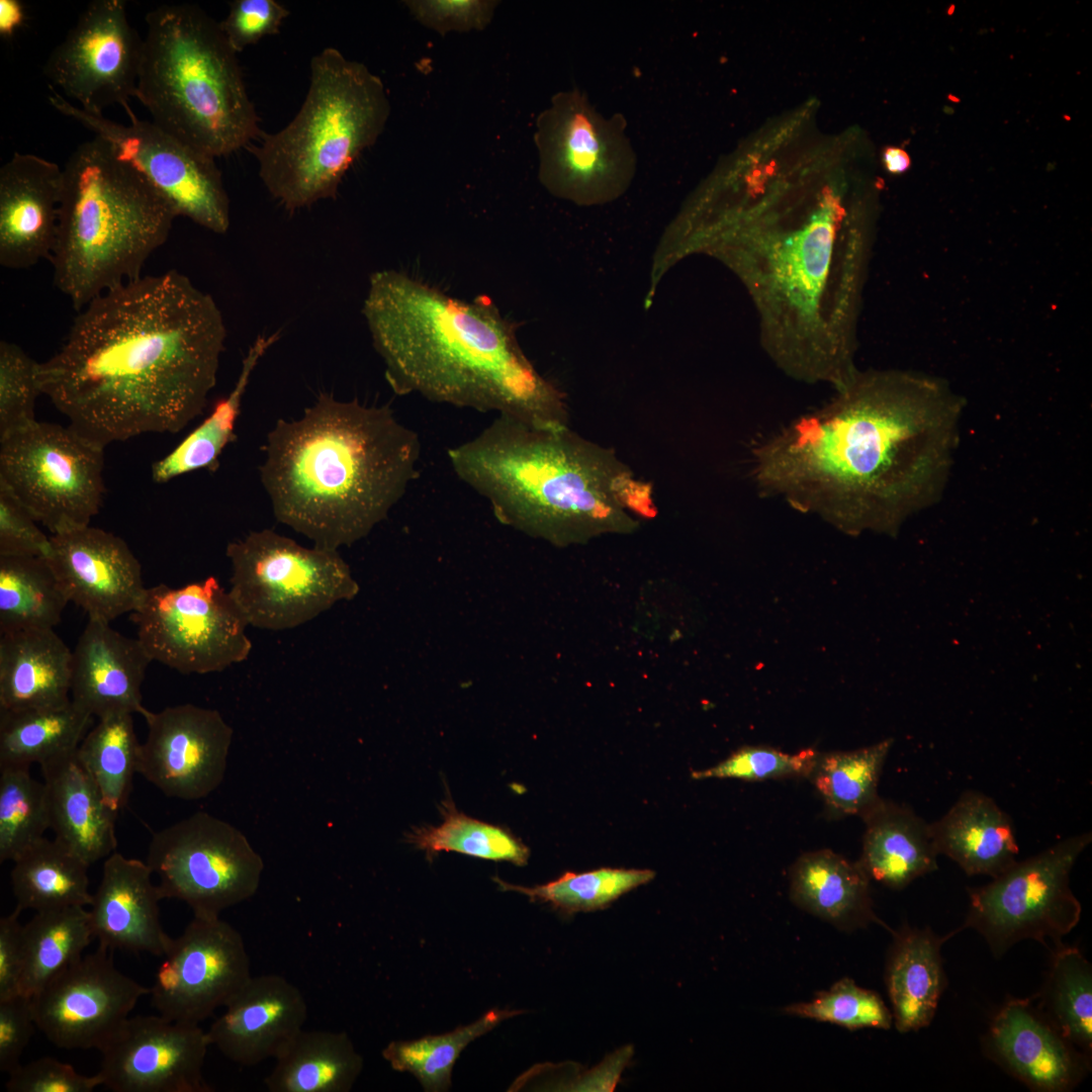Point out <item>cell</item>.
Instances as JSON below:
<instances>
[{
    "label": "cell",
    "mask_w": 1092,
    "mask_h": 1092,
    "mask_svg": "<svg viewBox=\"0 0 1092 1092\" xmlns=\"http://www.w3.org/2000/svg\"><path fill=\"white\" fill-rule=\"evenodd\" d=\"M962 408L930 379L858 370L827 404L754 445L753 480L850 535L895 534L940 498Z\"/></svg>",
    "instance_id": "obj_1"
},
{
    "label": "cell",
    "mask_w": 1092,
    "mask_h": 1092,
    "mask_svg": "<svg viewBox=\"0 0 1092 1092\" xmlns=\"http://www.w3.org/2000/svg\"><path fill=\"white\" fill-rule=\"evenodd\" d=\"M225 339L217 303L186 275L141 276L77 312L39 363L41 391L102 447L178 433L204 411Z\"/></svg>",
    "instance_id": "obj_2"
},
{
    "label": "cell",
    "mask_w": 1092,
    "mask_h": 1092,
    "mask_svg": "<svg viewBox=\"0 0 1092 1092\" xmlns=\"http://www.w3.org/2000/svg\"><path fill=\"white\" fill-rule=\"evenodd\" d=\"M385 378L399 395L567 427L565 394L519 345L487 298L465 301L395 270L371 274L362 308Z\"/></svg>",
    "instance_id": "obj_3"
},
{
    "label": "cell",
    "mask_w": 1092,
    "mask_h": 1092,
    "mask_svg": "<svg viewBox=\"0 0 1092 1092\" xmlns=\"http://www.w3.org/2000/svg\"><path fill=\"white\" fill-rule=\"evenodd\" d=\"M261 483L275 519L337 550L385 519L417 477L420 436L387 405L321 393L267 435Z\"/></svg>",
    "instance_id": "obj_4"
},
{
    "label": "cell",
    "mask_w": 1092,
    "mask_h": 1092,
    "mask_svg": "<svg viewBox=\"0 0 1092 1092\" xmlns=\"http://www.w3.org/2000/svg\"><path fill=\"white\" fill-rule=\"evenodd\" d=\"M457 477L496 517L557 544L604 533H629L638 521L617 502L614 485L630 468L608 448L569 427H538L497 416L451 447Z\"/></svg>",
    "instance_id": "obj_5"
},
{
    "label": "cell",
    "mask_w": 1092,
    "mask_h": 1092,
    "mask_svg": "<svg viewBox=\"0 0 1092 1092\" xmlns=\"http://www.w3.org/2000/svg\"><path fill=\"white\" fill-rule=\"evenodd\" d=\"M177 217L136 169L95 138L63 167L59 221L50 258L53 283L78 312L99 295L135 280Z\"/></svg>",
    "instance_id": "obj_6"
},
{
    "label": "cell",
    "mask_w": 1092,
    "mask_h": 1092,
    "mask_svg": "<svg viewBox=\"0 0 1092 1092\" xmlns=\"http://www.w3.org/2000/svg\"><path fill=\"white\" fill-rule=\"evenodd\" d=\"M135 98L152 121L215 158L261 135L237 53L215 21L194 4L148 12Z\"/></svg>",
    "instance_id": "obj_7"
},
{
    "label": "cell",
    "mask_w": 1092,
    "mask_h": 1092,
    "mask_svg": "<svg viewBox=\"0 0 1092 1092\" xmlns=\"http://www.w3.org/2000/svg\"><path fill=\"white\" fill-rule=\"evenodd\" d=\"M306 96L293 119L249 147L267 191L295 211L334 199L353 163L383 131L390 103L382 80L328 47L314 55Z\"/></svg>",
    "instance_id": "obj_8"
},
{
    "label": "cell",
    "mask_w": 1092,
    "mask_h": 1092,
    "mask_svg": "<svg viewBox=\"0 0 1092 1092\" xmlns=\"http://www.w3.org/2000/svg\"><path fill=\"white\" fill-rule=\"evenodd\" d=\"M230 594L249 625L284 631L303 625L357 593L337 550L308 548L273 530L228 544Z\"/></svg>",
    "instance_id": "obj_9"
},
{
    "label": "cell",
    "mask_w": 1092,
    "mask_h": 1092,
    "mask_svg": "<svg viewBox=\"0 0 1092 1092\" xmlns=\"http://www.w3.org/2000/svg\"><path fill=\"white\" fill-rule=\"evenodd\" d=\"M104 447L35 421L0 440V483L51 533L89 526L105 492Z\"/></svg>",
    "instance_id": "obj_10"
},
{
    "label": "cell",
    "mask_w": 1092,
    "mask_h": 1092,
    "mask_svg": "<svg viewBox=\"0 0 1092 1092\" xmlns=\"http://www.w3.org/2000/svg\"><path fill=\"white\" fill-rule=\"evenodd\" d=\"M1091 840V832L1070 836L1016 860L989 884L969 889V911L961 929L977 930L996 957L1022 939L1060 944L1081 917L1070 874Z\"/></svg>",
    "instance_id": "obj_11"
},
{
    "label": "cell",
    "mask_w": 1092,
    "mask_h": 1092,
    "mask_svg": "<svg viewBox=\"0 0 1092 1092\" xmlns=\"http://www.w3.org/2000/svg\"><path fill=\"white\" fill-rule=\"evenodd\" d=\"M539 179L579 205L612 201L634 177L636 157L623 117H605L577 89L555 94L536 123Z\"/></svg>",
    "instance_id": "obj_12"
},
{
    "label": "cell",
    "mask_w": 1092,
    "mask_h": 1092,
    "mask_svg": "<svg viewBox=\"0 0 1092 1092\" xmlns=\"http://www.w3.org/2000/svg\"><path fill=\"white\" fill-rule=\"evenodd\" d=\"M146 862L159 877L163 899L180 900L203 918H217L254 896L264 871L241 830L203 811L154 833Z\"/></svg>",
    "instance_id": "obj_13"
},
{
    "label": "cell",
    "mask_w": 1092,
    "mask_h": 1092,
    "mask_svg": "<svg viewBox=\"0 0 1092 1092\" xmlns=\"http://www.w3.org/2000/svg\"><path fill=\"white\" fill-rule=\"evenodd\" d=\"M130 614L152 660L183 674L222 671L252 650L245 614L214 576L181 587L146 588Z\"/></svg>",
    "instance_id": "obj_14"
},
{
    "label": "cell",
    "mask_w": 1092,
    "mask_h": 1092,
    "mask_svg": "<svg viewBox=\"0 0 1092 1092\" xmlns=\"http://www.w3.org/2000/svg\"><path fill=\"white\" fill-rule=\"evenodd\" d=\"M48 101L56 111L78 121L104 142L117 159L128 163L184 216L215 234L231 224L230 198L215 159L180 141L153 121L141 120L123 106L128 124L86 111L55 87Z\"/></svg>",
    "instance_id": "obj_15"
},
{
    "label": "cell",
    "mask_w": 1092,
    "mask_h": 1092,
    "mask_svg": "<svg viewBox=\"0 0 1092 1092\" xmlns=\"http://www.w3.org/2000/svg\"><path fill=\"white\" fill-rule=\"evenodd\" d=\"M143 38L130 25L126 2L94 0L52 51L43 74L80 108L97 114L135 96Z\"/></svg>",
    "instance_id": "obj_16"
},
{
    "label": "cell",
    "mask_w": 1092,
    "mask_h": 1092,
    "mask_svg": "<svg viewBox=\"0 0 1092 1092\" xmlns=\"http://www.w3.org/2000/svg\"><path fill=\"white\" fill-rule=\"evenodd\" d=\"M163 958L149 994L158 1013L173 1021L199 1024L252 976L241 933L219 917L193 916Z\"/></svg>",
    "instance_id": "obj_17"
},
{
    "label": "cell",
    "mask_w": 1092,
    "mask_h": 1092,
    "mask_svg": "<svg viewBox=\"0 0 1092 1092\" xmlns=\"http://www.w3.org/2000/svg\"><path fill=\"white\" fill-rule=\"evenodd\" d=\"M109 950L98 945L31 996L36 1026L60 1049L100 1052L149 994L114 966Z\"/></svg>",
    "instance_id": "obj_18"
},
{
    "label": "cell",
    "mask_w": 1092,
    "mask_h": 1092,
    "mask_svg": "<svg viewBox=\"0 0 1092 1092\" xmlns=\"http://www.w3.org/2000/svg\"><path fill=\"white\" fill-rule=\"evenodd\" d=\"M138 774L165 796L186 801L210 795L222 783L233 728L220 713L193 704L148 709Z\"/></svg>",
    "instance_id": "obj_19"
},
{
    "label": "cell",
    "mask_w": 1092,
    "mask_h": 1092,
    "mask_svg": "<svg viewBox=\"0 0 1092 1092\" xmlns=\"http://www.w3.org/2000/svg\"><path fill=\"white\" fill-rule=\"evenodd\" d=\"M209 1045L199 1024L128 1017L100 1051L97 1074L114 1092H211L202 1073Z\"/></svg>",
    "instance_id": "obj_20"
},
{
    "label": "cell",
    "mask_w": 1092,
    "mask_h": 1092,
    "mask_svg": "<svg viewBox=\"0 0 1092 1092\" xmlns=\"http://www.w3.org/2000/svg\"><path fill=\"white\" fill-rule=\"evenodd\" d=\"M48 559L69 602L110 623L134 612L146 588L142 565L120 537L89 526L51 536Z\"/></svg>",
    "instance_id": "obj_21"
},
{
    "label": "cell",
    "mask_w": 1092,
    "mask_h": 1092,
    "mask_svg": "<svg viewBox=\"0 0 1092 1092\" xmlns=\"http://www.w3.org/2000/svg\"><path fill=\"white\" fill-rule=\"evenodd\" d=\"M307 1005L285 978L251 976L206 1031L210 1045L241 1066L276 1059L303 1029Z\"/></svg>",
    "instance_id": "obj_22"
},
{
    "label": "cell",
    "mask_w": 1092,
    "mask_h": 1092,
    "mask_svg": "<svg viewBox=\"0 0 1092 1092\" xmlns=\"http://www.w3.org/2000/svg\"><path fill=\"white\" fill-rule=\"evenodd\" d=\"M63 168L14 153L0 168V265L27 269L51 258L58 229Z\"/></svg>",
    "instance_id": "obj_23"
},
{
    "label": "cell",
    "mask_w": 1092,
    "mask_h": 1092,
    "mask_svg": "<svg viewBox=\"0 0 1092 1092\" xmlns=\"http://www.w3.org/2000/svg\"><path fill=\"white\" fill-rule=\"evenodd\" d=\"M986 1042L990 1055L1032 1090L1067 1091L1087 1070V1060L1030 999L1008 1000L994 1017Z\"/></svg>",
    "instance_id": "obj_24"
},
{
    "label": "cell",
    "mask_w": 1092,
    "mask_h": 1092,
    "mask_svg": "<svg viewBox=\"0 0 1092 1092\" xmlns=\"http://www.w3.org/2000/svg\"><path fill=\"white\" fill-rule=\"evenodd\" d=\"M153 875L146 861L116 851L106 857L88 910L99 945L164 956L172 938L161 924L163 898Z\"/></svg>",
    "instance_id": "obj_25"
},
{
    "label": "cell",
    "mask_w": 1092,
    "mask_h": 1092,
    "mask_svg": "<svg viewBox=\"0 0 1092 1092\" xmlns=\"http://www.w3.org/2000/svg\"><path fill=\"white\" fill-rule=\"evenodd\" d=\"M72 659V702L92 717L147 710L142 685L152 658L142 642L123 636L106 621L88 619Z\"/></svg>",
    "instance_id": "obj_26"
},
{
    "label": "cell",
    "mask_w": 1092,
    "mask_h": 1092,
    "mask_svg": "<svg viewBox=\"0 0 1092 1092\" xmlns=\"http://www.w3.org/2000/svg\"><path fill=\"white\" fill-rule=\"evenodd\" d=\"M40 767L55 838L89 866L113 853L118 814L106 805L76 751L48 760Z\"/></svg>",
    "instance_id": "obj_27"
},
{
    "label": "cell",
    "mask_w": 1092,
    "mask_h": 1092,
    "mask_svg": "<svg viewBox=\"0 0 1092 1092\" xmlns=\"http://www.w3.org/2000/svg\"><path fill=\"white\" fill-rule=\"evenodd\" d=\"M72 650L54 629L0 637V710L62 706L71 701Z\"/></svg>",
    "instance_id": "obj_28"
},
{
    "label": "cell",
    "mask_w": 1092,
    "mask_h": 1092,
    "mask_svg": "<svg viewBox=\"0 0 1092 1092\" xmlns=\"http://www.w3.org/2000/svg\"><path fill=\"white\" fill-rule=\"evenodd\" d=\"M929 827L937 853L956 861L969 876L995 878L1017 860L1019 848L1010 816L983 793L964 792Z\"/></svg>",
    "instance_id": "obj_29"
},
{
    "label": "cell",
    "mask_w": 1092,
    "mask_h": 1092,
    "mask_svg": "<svg viewBox=\"0 0 1092 1092\" xmlns=\"http://www.w3.org/2000/svg\"><path fill=\"white\" fill-rule=\"evenodd\" d=\"M866 824L859 864L870 879L900 890L937 869L929 823L912 809L880 798Z\"/></svg>",
    "instance_id": "obj_30"
},
{
    "label": "cell",
    "mask_w": 1092,
    "mask_h": 1092,
    "mask_svg": "<svg viewBox=\"0 0 1092 1092\" xmlns=\"http://www.w3.org/2000/svg\"><path fill=\"white\" fill-rule=\"evenodd\" d=\"M961 930L943 937L928 927L904 925L894 931L885 982L899 1032L916 1031L931 1023L946 985L940 948Z\"/></svg>",
    "instance_id": "obj_31"
},
{
    "label": "cell",
    "mask_w": 1092,
    "mask_h": 1092,
    "mask_svg": "<svg viewBox=\"0 0 1092 1092\" xmlns=\"http://www.w3.org/2000/svg\"><path fill=\"white\" fill-rule=\"evenodd\" d=\"M870 878L858 861L830 850L809 851L790 869V896L801 909L842 930L878 922Z\"/></svg>",
    "instance_id": "obj_32"
},
{
    "label": "cell",
    "mask_w": 1092,
    "mask_h": 1092,
    "mask_svg": "<svg viewBox=\"0 0 1092 1092\" xmlns=\"http://www.w3.org/2000/svg\"><path fill=\"white\" fill-rule=\"evenodd\" d=\"M363 1066L345 1032L302 1029L275 1059L269 1092H347Z\"/></svg>",
    "instance_id": "obj_33"
},
{
    "label": "cell",
    "mask_w": 1092,
    "mask_h": 1092,
    "mask_svg": "<svg viewBox=\"0 0 1092 1092\" xmlns=\"http://www.w3.org/2000/svg\"><path fill=\"white\" fill-rule=\"evenodd\" d=\"M89 867L60 840L43 837L13 861L10 881L16 907L37 912L89 906Z\"/></svg>",
    "instance_id": "obj_34"
},
{
    "label": "cell",
    "mask_w": 1092,
    "mask_h": 1092,
    "mask_svg": "<svg viewBox=\"0 0 1092 1092\" xmlns=\"http://www.w3.org/2000/svg\"><path fill=\"white\" fill-rule=\"evenodd\" d=\"M91 718L72 700L56 707L0 710V768L40 765L75 752Z\"/></svg>",
    "instance_id": "obj_35"
},
{
    "label": "cell",
    "mask_w": 1092,
    "mask_h": 1092,
    "mask_svg": "<svg viewBox=\"0 0 1092 1092\" xmlns=\"http://www.w3.org/2000/svg\"><path fill=\"white\" fill-rule=\"evenodd\" d=\"M278 338V333L257 337L242 362L241 372L231 392L175 449L153 464L152 478L155 482L165 483L200 469H217L219 456L236 437L235 427L251 376Z\"/></svg>",
    "instance_id": "obj_36"
},
{
    "label": "cell",
    "mask_w": 1092,
    "mask_h": 1092,
    "mask_svg": "<svg viewBox=\"0 0 1092 1092\" xmlns=\"http://www.w3.org/2000/svg\"><path fill=\"white\" fill-rule=\"evenodd\" d=\"M69 600L43 557L0 556V633L54 629Z\"/></svg>",
    "instance_id": "obj_37"
},
{
    "label": "cell",
    "mask_w": 1092,
    "mask_h": 1092,
    "mask_svg": "<svg viewBox=\"0 0 1092 1092\" xmlns=\"http://www.w3.org/2000/svg\"><path fill=\"white\" fill-rule=\"evenodd\" d=\"M93 938L89 911L83 906L37 911L23 925L21 994L34 995L80 959Z\"/></svg>",
    "instance_id": "obj_38"
},
{
    "label": "cell",
    "mask_w": 1092,
    "mask_h": 1092,
    "mask_svg": "<svg viewBox=\"0 0 1092 1092\" xmlns=\"http://www.w3.org/2000/svg\"><path fill=\"white\" fill-rule=\"evenodd\" d=\"M140 751L132 714L126 712L98 718L76 750L104 802L116 814L127 803L138 772Z\"/></svg>",
    "instance_id": "obj_39"
},
{
    "label": "cell",
    "mask_w": 1092,
    "mask_h": 1092,
    "mask_svg": "<svg viewBox=\"0 0 1092 1092\" xmlns=\"http://www.w3.org/2000/svg\"><path fill=\"white\" fill-rule=\"evenodd\" d=\"M893 740L871 746L821 754L810 776L833 816H862L881 798L878 785Z\"/></svg>",
    "instance_id": "obj_40"
},
{
    "label": "cell",
    "mask_w": 1092,
    "mask_h": 1092,
    "mask_svg": "<svg viewBox=\"0 0 1092 1092\" xmlns=\"http://www.w3.org/2000/svg\"><path fill=\"white\" fill-rule=\"evenodd\" d=\"M1038 1008L1070 1043L1091 1053L1092 969L1078 948L1056 945Z\"/></svg>",
    "instance_id": "obj_41"
},
{
    "label": "cell",
    "mask_w": 1092,
    "mask_h": 1092,
    "mask_svg": "<svg viewBox=\"0 0 1092 1092\" xmlns=\"http://www.w3.org/2000/svg\"><path fill=\"white\" fill-rule=\"evenodd\" d=\"M522 1012L495 1008L469 1025L444 1034L392 1040L383 1049L382 1057L393 1070L413 1074L426 1091H444L451 1085L452 1069L461 1052L503 1020Z\"/></svg>",
    "instance_id": "obj_42"
},
{
    "label": "cell",
    "mask_w": 1092,
    "mask_h": 1092,
    "mask_svg": "<svg viewBox=\"0 0 1092 1092\" xmlns=\"http://www.w3.org/2000/svg\"><path fill=\"white\" fill-rule=\"evenodd\" d=\"M655 877L651 870L602 868L584 873H564L554 881L534 887L494 882L503 891L526 895L532 901L549 903L566 914L607 908L612 902Z\"/></svg>",
    "instance_id": "obj_43"
},
{
    "label": "cell",
    "mask_w": 1092,
    "mask_h": 1092,
    "mask_svg": "<svg viewBox=\"0 0 1092 1092\" xmlns=\"http://www.w3.org/2000/svg\"><path fill=\"white\" fill-rule=\"evenodd\" d=\"M50 829L44 783L29 767L0 768V861H15Z\"/></svg>",
    "instance_id": "obj_44"
},
{
    "label": "cell",
    "mask_w": 1092,
    "mask_h": 1092,
    "mask_svg": "<svg viewBox=\"0 0 1092 1092\" xmlns=\"http://www.w3.org/2000/svg\"><path fill=\"white\" fill-rule=\"evenodd\" d=\"M442 813L444 820L440 825L415 830L410 835L411 842L429 854L456 851L517 866L527 863L528 847L508 830L468 817L451 802H445Z\"/></svg>",
    "instance_id": "obj_45"
},
{
    "label": "cell",
    "mask_w": 1092,
    "mask_h": 1092,
    "mask_svg": "<svg viewBox=\"0 0 1092 1092\" xmlns=\"http://www.w3.org/2000/svg\"><path fill=\"white\" fill-rule=\"evenodd\" d=\"M790 1016L827 1022L849 1030L860 1028L889 1029L892 1012L881 996L855 984L849 978L835 982L828 990L816 993L810 1001L783 1007Z\"/></svg>",
    "instance_id": "obj_46"
},
{
    "label": "cell",
    "mask_w": 1092,
    "mask_h": 1092,
    "mask_svg": "<svg viewBox=\"0 0 1092 1092\" xmlns=\"http://www.w3.org/2000/svg\"><path fill=\"white\" fill-rule=\"evenodd\" d=\"M42 394L39 362L15 343L0 342V440L35 420L36 399Z\"/></svg>",
    "instance_id": "obj_47"
},
{
    "label": "cell",
    "mask_w": 1092,
    "mask_h": 1092,
    "mask_svg": "<svg viewBox=\"0 0 1092 1092\" xmlns=\"http://www.w3.org/2000/svg\"><path fill=\"white\" fill-rule=\"evenodd\" d=\"M818 756L819 752L813 748L788 753L768 746H744L712 767L694 770L692 778L747 782L809 779Z\"/></svg>",
    "instance_id": "obj_48"
},
{
    "label": "cell",
    "mask_w": 1092,
    "mask_h": 1092,
    "mask_svg": "<svg viewBox=\"0 0 1092 1092\" xmlns=\"http://www.w3.org/2000/svg\"><path fill=\"white\" fill-rule=\"evenodd\" d=\"M289 14L276 0H235L218 23L226 41L239 54L262 38L279 33Z\"/></svg>",
    "instance_id": "obj_49"
},
{
    "label": "cell",
    "mask_w": 1092,
    "mask_h": 1092,
    "mask_svg": "<svg viewBox=\"0 0 1092 1092\" xmlns=\"http://www.w3.org/2000/svg\"><path fill=\"white\" fill-rule=\"evenodd\" d=\"M403 3L422 25L445 35L451 31L484 29L492 19L498 1L407 0Z\"/></svg>",
    "instance_id": "obj_50"
},
{
    "label": "cell",
    "mask_w": 1092,
    "mask_h": 1092,
    "mask_svg": "<svg viewBox=\"0 0 1092 1092\" xmlns=\"http://www.w3.org/2000/svg\"><path fill=\"white\" fill-rule=\"evenodd\" d=\"M25 507L0 483V556L49 558L51 537L36 525Z\"/></svg>",
    "instance_id": "obj_51"
},
{
    "label": "cell",
    "mask_w": 1092,
    "mask_h": 1092,
    "mask_svg": "<svg viewBox=\"0 0 1092 1092\" xmlns=\"http://www.w3.org/2000/svg\"><path fill=\"white\" fill-rule=\"evenodd\" d=\"M100 1085L98 1074L85 1076L70 1064L42 1057L9 1074L5 1087L8 1092H91Z\"/></svg>",
    "instance_id": "obj_52"
},
{
    "label": "cell",
    "mask_w": 1092,
    "mask_h": 1092,
    "mask_svg": "<svg viewBox=\"0 0 1092 1092\" xmlns=\"http://www.w3.org/2000/svg\"><path fill=\"white\" fill-rule=\"evenodd\" d=\"M36 1025L31 997L19 994L0 1000V1071L11 1074L20 1066V1059Z\"/></svg>",
    "instance_id": "obj_53"
},
{
    "label": "cell",
    "mask_w": 1092,
    "mask_h": 1092,
    "mask_svg": "<svg viewBox=\"0 0 1092 1092\" xmlns=\"http://www.w3.org/2000/svg\"><path fill=\"white\" fill-rule=\"evenodd\" d=\"M21 910L15 908L0 919V1000L21 994L24 968L23 925Z\"/></svg>",
    "instance_id": "obj_54"
},
{
    "label": "cell",
    "mask_w": 1092,
    "mask_h": 1092,
    "mask_svg": "<svg viewBox=\"0 0 1092 1092\" xmlns=\"http://www.w3.org/2000/svg\"><path fill=\"white\" fill-rule=\"evenodd\" d=\"M614 493L619 505L632 516L654 518L657 514L652 485L636 479L630 469L618 478Z\"/></svg>",
    "instance_id": "obj_55"
},
{
    "label": "cell",
    "mask_w": 1092,
    "mask_h": 1092,
    "mask_svg": "<svg viewBox=\"0 0 1092 1092\" xmlns=\"http://www.w3.org/2000/svg\"><path fill=\"white\" fill-rule=\"evenodd\" d=\"M23 19L24 10L20 1H0V33L3 37L11 36L20 27Z\"/></svg>",
    "instance_id": "obj_56"
},
{
    "label": "cell",
    "mask_w": 1092,
    "mask_h": 1092,
    "mask_svg": "<svg viewBox=\"0 0 1092 1092\" xmlns=\"http://www.w3.org/2000/svg\"><path fill=\"white\" fill-rule=\"evenodd\" d=\"M883 161L886 169L893 174L902 173L910 166L908 154L904 150L896 147H890L884 151Z\"/></svg>",
    "instance_id": "obj_57"
}]
</instances>
